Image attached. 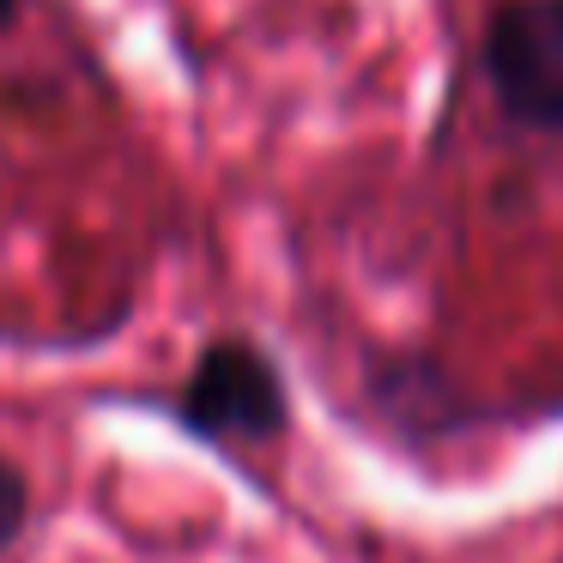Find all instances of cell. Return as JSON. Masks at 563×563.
Instances as JSON below:
<instances>
[{
    "mask_svg": "<svg viewBox=\"0 0 563 563\" xmlns=\"http://www.w3.org/2000/svg\"><path fill=\"white\" fill-rule=\"evenodd\" d=\"M497 110L527 134H563V0H503L478 37Z\"/></svg>",
    "mask_w": 563,
    "mask_h": 563,
    "instance_id": "1",
    "label": "cell"
},
{
    "mask_svg": "<svg viewBox=\"0 0 563 563\" xmlns=\"http://www.w3.org/2000/svg\"><path fill=\"white\" fill-rule=\"evenodd\" d=\"M176 418L195 437L224 442V449H249V442H273L291 418L285 400V376L261 345L249 340H219L195 357L188 382L176 388Z\"/></svg>",
    "mask_w": 563,
    "mask_h": 563,
    "instance_id": "2",
    "label": "cell"
},
{
    "mask_svg": "<svg viewBox=\"0 0 563 563\" xmlns=\"http://www.w3.org/2000/svg\"><path fill=\"white\" fill-rule=\"evenodd\" d=\"M25 515H31V490H25V473L13 461H0V551L25 533Z\"/></svg>",
    "mask_w": 563,
    "mask_h": 563,
    "instance_id": "3",
    "label": "cell"
},
{
    "mask_svg": "<svg viewBox=\"0 0 563 563\" xmlns=\"http://www.w3.org/2000/svg\"><path fill=\"white\" fill-rule=\"evenodd\" d=\"M13 13H19V0H0V31L13 25Z\"/></svg>",
    "mask_w": 563,
    "mask_h": 563,
    "instance_id": "4",
    "label": "cell"
}]
</instances>
